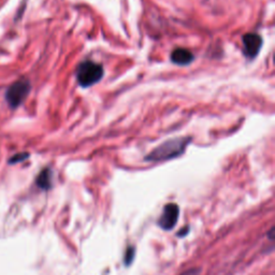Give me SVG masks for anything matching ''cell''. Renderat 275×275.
I'll return each mask as SVG.
<instances>
[{
	"instance_id": "3957f363",
	"label": "cell",
	"mask_w": 275,
	"mask_h": 275,
	"mask_svg": "<svg viewBox=\"0 0 275 275\" xmlns=\"http://www.w3.org/2000/svg\"><path fill=\"white\" fill-rule=\"evenodd\" d=\"M30 92V84L25 80H20L8 88L6 100L11 108H17L28 96Z\"/></svg>"
},
{
	"instance_id": "ba28073f",
	"label": "cell",
	"mask_w": 275,
	"mask_h": 275,
	"mask_svg": "<svg viewBox=\"0 0 275 275\" xmlns=\"http://www.w3.org/2000/svg\"><path fill=\"white\" fill-rule=\"evenodd\" d=\"M135 255H136L135 247L134 246H128L126 254H125V257H124V262H125L126 267H129V265L132 263V261H134Z\"/></svg>"
},
{
	"instance_id": "5b68a950",
	"label": "cell",
	"mask_w": 275,
	"mask_h": 275,
	"mask_svg": "<svg viewBox=\"0 0 275 275\" xmlns=\"http://www.w3.org/2000/svg\"><path fill=\"white\" fill-rule=\"evenodd\" d=\"M243 47L245 55L248 58H255L262 47V39L257 33H246L243 35Z\"/></svg>"
},
{
	"instance_id": "8fae6325",
	"label": "cell",
	"mask_w": 275,
	"mask_h": 275,
	"mask_svg": "<svg viewBox=\"0 0 275 275\" xmlns=\"http://www.w3.org/2000/svg\"><path fill=\"white\" fill-rule=\"evenodd\" d=\"M179 232L180 233H177V235H179V237H184V235H186V234H187L189 232V228L188 227H185L184 230H180Z\"/></svg>"
},
{
	"instance_id": "277c9868",
	"label": "cell",
	"mask_w": 275,
	"mask_h": 275,
	"mask_svg": "<svg viewBox=\"0 0 275 275\" xmlns=\"http://www.w3.org/2000/svg\"><path fill=\"white\" fill-rule=\"evenodd\" d=\"M180 215V208L176 203H168L165 206L161 217L158 219V226L166 231H170L172 230L177 220H179Z\"/></svg>"
},
{
	"instance_id": "7c38bea8",
	"label": "cell",
	"mask_w": 275,
	"mask_h": 275,
	"mask_svg": "<svg viewBox=\"0 0 275 275\" xmlns=\"http://www.w3.org/2000/svg\"><path fill=\"white\" fill-rule=\"evenodd\" d=\"M273 234H274V227H272L271 228V230H270V231L268 232V235H269V238H270V240H274V237H273Z\"/></svg>"
},
{
	"instance_id": "7a4b0ae2",
	"label": "cell",
	"mask_w": 275,
	"mask_h": 275,
	"mask_svg": "<svg viewBox=\"0 0 275 275\" xmlns=\"http://www.w3.org/2000/svg\"><path fill=\"white\" fill-rule=\"evenodd\" d=\"M103 76V68L93 63V61H84L78 66L76 70L77 83L82 87H90L97 82H99Z\"/></svg>"
},
{
	"instance_id": "9c48e42d",
	"label": "cell",
	"mask_w": 275,
	"mask_h": 275,
	"mask_svg": "<svg viewBox=\"0 0 275 275\" xmlns=\"http://www.w3.org/2000/svg\"><path fill=\"white\" fill-rule=\"evenodd\" d=\"M28 154L27 153H23V154H17V155H15L14 157H12L11 159H10V163L11 164H16V163H20V162H23V161H25V159L26 158H28Z\"/></svg>"
},
{
	"instance_id": "8992f818",
	"label": "cell",
	"mask_w": 275,
	"mask_h": 275,
	"mask_svg": "<svg viewBox=\"0 0 275 275\" xmlns=\"http://www.w3.org/2000/svg\"><path fill=\"white\" fill-rule=\"evenodd\" d=\"M171 60L176 65L186 66L189 65L193 60L192 53L186 49H176L172 52Z\"/></svg>"
},
{
	"instance_id": "52a82bcc",
	"label": "cell",
	"mask_w": 275,
	"mask_h": 275,
	"mask_svg": "<svg viewBox=\"0 0 275 275\" xmlns=\"http://www.w3.org/2000/svg\"><path fill=\"white\" fill-rule=\"evenodd\" d=\"M37 185L41 189L48 190L52 187V172L50 169H44L37 177Z\"/></svg>"
},
{
	"instance_id": "6da1fadb",
	"label": "cell",
	"mask_w": 275,
	"mask_h": 275,
	"mask_svg": "<svg viewBox=\"0 0 275 275\" xmlns=\"http://www.w3.org/2000/svg\"><path fill=\"white\" fill-rule=\"evenodd\" d=\"M190 138H175L164 142L163 144L153 149L146 157L147 162H163L179 157L184 153L185 148L189 144Z\"/></svg>"
},
{
	"instance_id": "30bf717a",
	"label": "cell",
	"mask_w": 275,
	"mask_h": 275,
	"mask_svg": "<svg viewBox=\"0 0 275 275\" xmlns=\"http://www.w3.org/2000/svg\"><path fill=\"white\" fill-rule=\"evenodd\" d=\"M199 273H200V269L192 268V269H189L187 271L183 272L181 275H199Z\"/></svg>"
}]
</instances>
